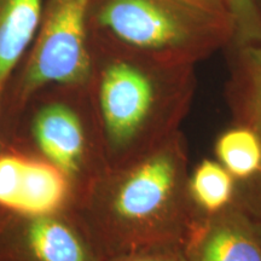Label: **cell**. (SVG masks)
I'll list each match as a JSON object with an SVG mask.
<instances>
[{
	"label": "cell",
	"instance_id": "obj_10",
	"mask_svg": "<svg viewBox=\"0 0 261 261\" xmlns=\"http://www.w3.org/2000/svg\"><path fill=\"white\" fill-rule=\"evenodd\" d=\"M231 99L234 123L261 136V41L241 44Z\"/></svg>",
	"mask_w": 261,
	"mask_h": 261
},
{
	"label": "cell",
	"instance_id": "obj_6",
	"mask_svg": "<svg viewBox=\"0 0 261 261\" xmlns=\"http://www.w3.org/2000/svg\"><path fill=\"white\" fill-rule=\"evenodd\" d=\"M0 261H104L75 210L24 214L0 210Z\"/></svg>",
	"mask_w": 261,
	"mask_h": 261
},
{
	"label": "cell",
	"instance_id": "obj_17",
	"mask_svg": "<svg viewBox=\"0 0 261 261\" xmlns=\"http://www.w3.org/2000/svg\"><path fill=\"white\" fill-rule=\"evenodd\" d=\"M3 87H4V85L0 83V100H2V94H3Z\"/></svg>",
	"mask_w": 261,
	"mask_h": 261
},
{
	"label": "cell",
	"instance_id": "obj_13",
	"mask_svg": "<svg viewBox=\"0 0 261 261\" xmlns=\"http://www.w3.org/2000/svg\"><path fill=\"white\" fill-rule=\"evenodd\" d=\"M25 154L17 149L0 150V210L16 212Z\"/></svg>",
	"mask_w": 261,
	"mask_h": 261
},
{
	"label": "cell",
	"instance_id": "obj_11",
	"mask_svg": "<svg viewBox=\"0 0 261 261\" xmlns=\"http://www.w3.org/2000/svg\"><path fill=\"white\" fill-rule=\"evenodd\" d=\"M237 180L218 160L204 159L189 174V195L201 215L220 213L234 203Z\"/></svg>",
	"mask_w": 261,
	"mask_h": 261
},
{
	"label": "cell",
	"instance_id": "obj_15",
	"mask_svg": "<svg viewBox=\"0 0 261 261\" xmlns=\"http://www.w3.org/2000/svg\"><path fill=\"white\" fill-rule=\"evenodd\" d=\"M234 204L252 220L261 234V172L246 181H237Z\"/></svg>",
	"mask_w": 261,
	"mask_h": 261
},
{
	"label": "cell",
	"instance_id": "obj_1",
	"mask_svg": "<svg viewBox=\"0 0 261 261\" xmlns=\"http://www.w3.org/2000/svg\"><path fill=\"white\" fill-rule=\"evenodd\" d=\"M181 130L148 154L109 168L74 210L104 261L160 244H184L198 212L189 195Z\"/></svg>",
	"mask_w": 261,
	"mask_h": 261
},
{
	"label": "cell",
	"instance_id": "obj_2",
	"mask_svg": "<svg viewBox=\"0 0 261 261\" xmlns=\"http://www.w3.org/2000/svg\"><path fill=\"white\" fill-rule=\"evenodd\" d=\"M133 54L92 61L87 83L109 168L159 148L180 130L188 109L189 64Z\"/></svg>",
	"mask_w": 261,
	"mask_h": 261
},
{
	"label": "cell",
	"instance_id": "obj_12",
	"mask_svg": "<svg viewBox=\"0 0 261 261\" xmlns=\"http://www.w3.org/2000/svg\"><path fill=\"white\" fill-rule=\"evenodd\" d=\"M214 154L237 181L249 180L261 172V136L234 123L215 140Z\"/></svg>",
	"mask_w": 261,
	"mask_h": 261
},
{
	"label": "cell",
	"instance_id": "obj_7",
	"mask_svg": "<svg viewBox=\"0 0 261 261\" xmlns=\"http://www.w3.org/2000/svg\"><path fill=\"white\" fill-rule=\"evenodd\" d=\"M187 261H261V234L236 204L201 215L182 244Z\"/></svg>",
	"mask_w": 261,
	"mask_h": 261
},
{
	"label": "cell",
	"instance_id": "obj_9",
	"mask_svg": "<svg viewBox=\"0 0 261 261\" xmlns=\"http://www.w3.org/2000/svg\"><path fill=\"white\" fill-rule=\"evenodd\" d=\"M41 0H3L0 4V83L17 69L40 27Z\"/></svg>",
	"mask_w": 261,
	"mask_h": 261
},
{
	"label": "cell",
	"instance_id": "obj_8",
	"mask_svg": "<svg viewBox=\"0 0 261 261\" xmlns=\"http://www.w3.org/2000/svg\"><path fill=\"white\" fill-rule=\"evenodd\" d=\"M16 212L51 214L74 210L76 192L63 172L50 162L27 152Z\"/></svg>",
	"mask_w": 261,
	"mask_h": 261
},
{
	"label": "cell",
	"instance_id": "obj_14",
	"mask_svg": "<svg viewBox=\"0 0 261 261\" xmlns=\"http://www.w3.org/2000/svg\"><path fill=\"white\" fill-rule=\"evenodd\" d=\"M241 44L261 41V15L255 0H223Z\"/></svg>",
	"mask_w": 261,
	"mask_h": 261
},
{
	"label": "cell",
	"instance_id": "obj_16",
	"mask_svg": "<svg viewBox=\"0 0 261 261\" xmlns=\"http://www.w3.org/2000/svg\"><path fill=\"white\" fill-rule=\"evenodd\" d=\"M106 261H187L182 244H160L109 257Z\"/></svg>",
	"mask_w": 261,
	"mask_h": 261
},
{
	"label": "cell",
	"instance_id": "obj_3",
	"mask_svg": "<svg viewBox=\"0 0 261 261\" xmlns=\"http://www.w3.org/2000/svg\"><path fill=\"white\" fill-rule=\"evenodd\" d=\"M8 148L63 172L76 192V203L109 169L87 85H55L35 93L16 120L3 149Z\"/></svg>",
	"mask_w": 261,
	"mask_h": 261
},
{
	"label": "cell",
	"instance_id": "obj_4",
	"mask_svg": "<svg viewBox=\"0 0 261 261\" xmlns=\"http://www.w3.org/2000/svg\"><path fill=\"white\" fill-rule=\"evenodd\" d=\"M91 0H56L37 35L23 69L0 100V149L8 144L23 107L39 91L55 85H87L92 50L86 15Z\"/></svg>",
	"mask_w": 261,
	"mask_h": 261
},
{
	"label": "cell",
	"instance_id": "obj_5",
	"mask_svg": "<svg viewBox=\"0 0 261 261\" xmlns=\"http://www.w3.org/2000/svg\"><path fill=\"white\" fill-rule=\"evenodd\" d=\"M215 0H110L99 23L123 46L178 64H190L223 39L217 22H205Z\"/></svg>",
	"mask_w": 261,
	"mask_h": 261
}]
</instances>
